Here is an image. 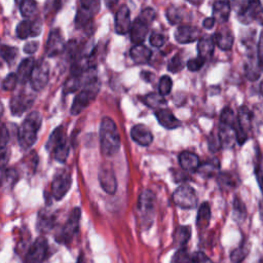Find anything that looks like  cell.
Here are the masks:
<instances>
[{
  "label": "cell",
  "instance_id": "obj_46",
  "mask_svg": "<svg viewBox=\"0 0 263 263\" xmlns=\"http://www.w3.org/2000/svg\"><path fill=\"white\" fill-rule=\"evenodd\" d=\"M205 60L201 57H197L194 59H191L187 62V68L191 71V72H196L198 70L201 69V67L204 65Z\"/></svg>",
  "mask_w": 263,
  "mask_h": 263
},
{
  "label": "cell",
  "instance_id": "obj_12",
  "mask_svg": "<svg viewBox=\"0 0 263 263\" xmlns=\"http://www.w3.org/2000/svg\"><path fill=\"white\" fill-rule=\"evenodd\" d=\"M66 49V44L64 41L63 34L60 29H52L47 38L46 42V53L49 57H55L61 54Z\"/></svg>",
  "mask_w": 263,
  "mask_h": 263
},
{
  "label": "cell",
  "instance_id": "obj_17",
  "mask_svg": "<svg viewBox=\"0 0 263 263\" xmlns=\"http://www.w3.org/2000/svg\"><path fill=\"white\" fill-rule=\"evenodd\" d=\"M33 102L34 98L27 93H20L12 97L10 100V111L12 115H22L26 110L31 108Z\"/></svg>",
  "mask_w": 263,
  "mask_h": 263
},
{
  "label": "cell",
  "instance_id": "obj_9",
  "mask_svg": "<svg viewBox=\"0 0 263 263\" xmlns=\"http://www.w3.org/2000/svg\"><path fill=\"white\" fill-rule=\"evenodd\" d=\"M174 202L182 209H194L197 204V196L195 191L187 185L180 186L173 194Z\"/></svg>",
  "mask_w": 263,
  "mask_h": 263
},
{
  "label": "cell",
  "instance_id": "obj_43",
  "mask_svg": "<svg viewBox=\"0 0 263 263\" xmlns=\"http://www.w3.org/2000/svg\"><path fill=\"white\" fill-rule=\"evenodd\" d=\"M183 67H184V64H183L182 58L179 54H176L175 57H173L167 65L168 71H171L173 73H177V72L181 71L183 69Z\"/></svg>",
  "mask_w": 263,
  "mask_h": 263
},
{
  "label": "cell",
  "instance_id": "obj_54",
  "mask_svg": "<svg viewBox=\"0 0 263 263\" xmlns=\"http://www.w3.org/2000/svg\"><path fill=\"white\" fill-rule=\"evenodd\" d=\"M5 176V178H6V181H7V183H11V184H13V183H15V181L17 180V173L14 171V170H7L6 171V173L4 174L3 173V177Z\"/></svg>",
  "mask_w": 263,
  "mask_h": 263
},
{
  "label": "cell",
  "instance_id": "obj_21",
  "mask_svg": "<svg viewBox=\"0 0 263 263\" xmlns=\"http://www.w3.org/2000/svg\"><path fill=\"white\" fill-rule=\"evenodd\" d=\"M179 163L183 170L189 172L198 171L201 164L199 157L195 153L189 151H184L179 155Z\"/></svg>",
  "mask_w": 263,
  "mask_h": 263
},
{
  "label": "cell",
  "instance_id": "obj_29",
  "mask_svg": "<svg viewBox=\"0 0 263 263\" xmlns=\"http://www.w3.org/2000/svg\"><path fill=\"white\" fill-rule=\"evenodd\" d=\"M190 235H191L190 227L181 226L176 230V232L174 234V241L178 247L183 248L190 239Z\"/></svg>",
  "mask_w": 263,
  "mask_h": 263
},
{
  "label": "cell",
  "instance_id": "obj_37",
  "mask_svg": "<svg viewBox=\"0 0 263 263\" xmlns=\"http://www.w3.org/2000/svg\"><path fill=\"white\" fill-rule=\"evenodd\" d=\"M63 141H65V137H64V130L62 128V126L55 128L53 130V133L50 135L46 148L48 150H53L59 144H61Z\"/></svg>",
  "mask_w": 263,
  "mask_h": 263
},
{
  "label": "cell",
  "instance_id": "obj_49",
  "mask_svg": "<svg viewBox=\"0 0 263 263\" xmlns=\"http://www.w3.org/2000/svg\"><path fill=\"white\" fill-rule=\"evenodd\" d=\"M220 147H222L221 145V141L219 139V136H215V135H211L210 139H209V148L211 151H217L220 149Z\"/></svg>",
  "mask_w": 263,
  "mask_h": 263
},
{
  "label": "cell",
  "instance_id": "obj_53",
  "mask_svg": "<svg viewBox=\"0 0 263 263\" xmlns=\"http://www.w3.org/2000/svg\"><path fill=\"white\" fill-rule=\"evenodd\" d=\"M9 140V134L6 128V126L3 124L2 125V132H1V150L6 149V145Z\"/></svg>",
  "mask_w": 263,
  "mask_h": 263
},
{
  "label": "cell",
  "instance_id": "obj_40",
  "mask_svg": "<svg viewBox=\"0 0 263 263\" xmlns=\"http://www.w3.org/2000/svg\"><path fill=\"white\" fill-rule=\"evenodd\" d=\"M172 263H193V256L184 248H180L173 256Z\"/></svg>",
  "mask_w": 263,
  "mask_h": 263
},
{
  "label": "cell",
  "instance_id": "obj_11",
  "mask_svg": "<svg viewBox=\"0 0 263 263\" xmlns=\"http://www.w3.org/2000/svg\"><path fill=\"white\" fill-rule=\"evenodd\" d=\"M49 80V67L44 61H40L36 64L33 73L30 78L31 86L36 91L43 89Z\"/></svg>",
  "mask_w": 263,
  "mask_h": 263
},
{
  "label": "cell",
  "instance_id": "obj_26",
  "mask_svg": "<svg viewBox=\"0 0 263 263\" xmlns=\"http://www.w3.org/2000/svg\"><path fill=\"white\" fill-rule=\"evenodd\" d=\"M215 45H216V43H215L214 37L204 36V37L199 38L198 43H197V50H198L199 57L203 58L204 60L210 58L214 53Z\"/></svg>",
  "mask_w": 263,
  "mask_h": 263
},
{
  "label": "cell",
  "instance_id": "obj_60",
  "mask_svg": "<svg viewBox=\"0 0 263 263\" xmlns=\"http://www.w3.org/2000/svg\"><path fill=\"white\" fill-rule=\"evenodd\" d=\"M258 263H263V256L260 258V260H259V262Z\"/></svg>",
  "mask_w": 263,
  "mask_h": 263
},
{
  "label": "cell",
  "instance_id": "obj_7",
  "mask_svg": "<svg viewBox=\"0 0 263 263\" xmlns=\"http://www.w3.org/2000/svg\"><path fill=\"white\" fill-rule=\"evenodd\" d=\"M237 15L243 24L257 22L263 26V6L260 0H248L246 6L237 12Z\"/></svg>",
  "mask_w": 263,
  "mask_h": 263
},
{
  "label": "cell",
  "instance_id": "obj_18",
  "mask_svg": "<svg viewBox=\"0 0 263 263\" xmlns=\"http://www.w3.org/2000/svg\"><path fill=\"white\" fill-rule=\"evenodd\" d=\"M199 30L196 27L189 26V25H182L179 26L175 31V38L179 43H191L197 40L199 37Z\"/></svg>",
  "mask_w": 263,
  "mask_h": 263
},
{
  "label": "cell",
  "instance_id": "obj_30",
  "mask_svg": "<svg viewBox=\"0 0 263 263\" xmlns=\"http://www.w3.org/2000/svg\"><path fill=\"white\" fill-rule=\"evenodd\" d=\"M255 176H256L259 188L261 190V193L263 195V155L260 149L258 148H257L256 157H255Z\"/></svg>",
  "mask_w": 263,
  "mask_h": 263
},
{
  "label": "cell",
  "instance_id": "obj_22",
  "mask_svg": "<svg viewBox=\"0 0 263 263\" xmlns=\"http://www.w3.org/2000/svg\"><path fill=\"white\" fill-rule=\"evenodd\" d=\"M231 5L228 0H217L213 6V17L220 22L225 23L230 15Z\"/></svg>",
  "mask_w": 263,
  "mask_h": 263
},
{
  "label": "cell",
  "instance_id": "obj_50",
  "mask_svg": "<svg viewBox=\"0 0 263 263\" xmlns=\"http://www.w3.org/2000/svg\"><path fill=\"white\" fill-rule=\"evenodd\" d=\"M140 16L143 20H145L146 22H148L149 24H151L155 17V11L152 8L148 7V8H145L142 10V12L140 13Z\"/></svg>",
  "mask_w": 263,
  "mask_h": 263
},
{
  "label": "cell",
  "instance_id": "obj_59",
  "mask_svg": "<svg viewBox=\"0 0 263 263\" xmlns=\"http://www.w3.org/2000/svg\"><path fill=\"white\" fill-rule=\"evenodd\" d=\"M14 1H15V3H16V4H18V5H21V3H22V2H23V1H24V0H14Z\"/></svg>",
  "mask_w": 263,
  "mask_h": 263
},
{
  "label": "cell",
  "instance_id": "obj_19",
  "mask_svg": "<svg viewBox=\"0 0 263 263\" xmlns=\"http://www.w3.org/2000/svg\"><path fill=\"white\" fill-rule=\"evenodd\" d=\"M133 140L141 146H149L153 141L151 130L144 124H137L130 130Z\"/></svg>",
  "mask_w": 263,
  "mask_h": 263
},
{
  "label": "cell",
  "instance_id": "obj_39",
  "mask_svg": "<svg viewBox=\"0 0 263 263\" xmlns=\"http://www.w3.org/2000/svg\"><path fill=\"white\" fill-rule=\"evenodd\" d=\"M53 155H54V158L60 161V162H65L68 155H69V146L65 141H63L61 144H59L53 150Z\"/></svg>",
  "mask_w": 263,
  "mask_h": 263
},
{
  "label": "cell",
  "instance_id": "obj_42",
  "mask_svg": "<svg viewBox=\"0 0 263 263\" xmlns=\"http://www.w3.org/2000/svg\"><path fill=\"white\" fill-rule=\"evenodd\" d=\"M158 85H159L158 86L159 93L164 97V96H166V95H168L171 92L172 86H173V82H172V79L168 76L164 75V76H162L160 78Z\"/></svg>",
  "mask_w": 263,
  "mask_h": 263
},
{
  "label": "cell",
  "instance_id": "obj_23",
  "mask_svg": "<svg viewBox=\"0 0 263 263\" xmlns=\"http://www.w3.org/2000/svg\"><path fill=\"white\" fill-rule=\"evenodd\" d=\"M155 115L159 124L165 128H168V129L177 128L181 124L179 119L167 109H159L155 113Z\"/></svg>",
  "mask_w": 263,
  "mask_h": 263
},
{
  "label": "cell",
  "instance_id": "obj_10",
  "mask_svg": "<svg viewBox=\"0 0 263 263\" xmlns=\"http://www.w3.org/2000/svg\"><path fill=\"white\" fill-rule=\"evenodd\" d=\"M48 250L47 241L44 237H38L26 253L24 263H42L46 258Z\"/></svg>",
  "mask_w": 263,
  "mask_h": 263
},
{
  "label": "cell",
  "instance_id": "obj_45",
  "mask_svg": "<svg viewBox=\"0 0 263 263\" xmlns=\"http://www.w3.org/2000/svg\"><path fill=\"white\" fill-rule=\"evenodd\" d=\"M17 81H18V78H17L16 74L10 73L4 78V80L2 82V88L4 90H11L15 87Z\"/></svg>",
  "mask_w": 263,
  "mask_h": 263
},
{
  "label": "cell",
  "instance_id": "obj_27",
  "mask_svg": "<svg viewBox=\"0 0 263 263\" xmlns=\"http://www.w3.org/2000/svg\"><path fill=\"white\" fill-rule=\"evenodd\" d=\"M211 220V208L208 202L201 203L198 209V214L196 217V226L198 229L202 230L209 226Z\"/></svg>",
  "mask_w": 263,
  "mask_h": 263
},
{
  "label": "cell",
  "instance_id": "obj_31",
  "mask_svg": "<svg viewBox=\"0 0 263 263\" xmlns=\"http://www.w3.org/2000/svg\"><path fill=\"white\" fill-rule=\"evenodd\" d=\"M218 183H219L221 188L232 189V188L236 187V185L238 184V180L233 174L228 173V172H224V173L219 174Z\"/></svg>",
  "mask_w": 263,
  "mask_h": 263
},
{
  "label": "cell",
  "instance_id": "obj_20",
  "mask_svg": "<svg viewBox=\"0 0 263 263\" xmlns=\"http://www.w3.org/2000/svg\"><path fill=\"white\" fill-rule=\"evenodd\" d=\"M214 40L216 45L222 50H229L231 49L233 42H234V37L230 29L228 28H222L219 31H217L214 35Z\"/></svg>",
  "mask_w": 263,
  "mask_h": 263
},
{
  "label": "cell",
  "instance_id": "obj_16",
  "mask_svg": "<svg viewBox=\"0 0 263 263\" xmlns=\"http://www.w3.org/2000/svg\"><path fill=\"white\" fill-rule=\"evenodd\" d=\"M149 25L150 24L143 20L140 15L135 18L130 27V40L133 43L137 45L141 44L145 40L148 33Z\"/></svg>",
  "mask_w": 263,
  "mask_h": 263
},
{
  "label": "cell",
  "instance_id": "obj_57",
  "mask_svg": "<svg viewBox=\"0 0 263 263\" xmlns=\"http://www.w3.org/2000/svg\"><path fill=\"white\" fill-rule=\"evenodd\" d=\"M76 263H86L85 257H84V254H83V253H80V255H79V257H78Z\"/></svg>",
  "mask_w": 263,
  "mask_h": 263
},
{
  "label": "cell",
  "instance_id": "obj_36",
  "mask_svg": "<svg viewBox=\"0 0 263 263\" xmlns=\"http://www.w3.org/2000/svg\"><path fill=\"white\" fill-rule=\"evenodd\" d=\"M247 216V209L242 200L235 196L233 199V217L236 221H243Z\"/></svg>",
  "mask_w": 263,
  "mask_h": 263
},
{
  "label": "cell",
  "instance_id": "obj_1",
  "mask_svg": "<svg viewBox=\"0 0 263 263\" xmlns=\"http://www.w3.org/2000/svg\"><path fill=\"white\" fill-rule=\"evenodd\" d=\"M100 143L101 150L106 156L114 155L120 148V136L117 126L109 117H104L101 121Z\"/></svg>",
  "mask_w": 263,
  "mask_h": 263
},
{
  "label": "cell",
  "instance_id": "obj_28",
  "mask_svg": "<svg viewBox=\"0 0 263 263\" xmlns=\"http://www.w3.org/2000/svg\"><path fill=\"white\" fill-rule=\"evenodd\" d=\"M54 225L53 215L47 212H40L37 219V229L41 232L49 231Z\"/></svg>",
  "mask_w": 263,
  "mask_h": 263
},
{
  "label": "cell",
  "instance_id": "obj_4",
  "mask_svg": "<svg viewBox=\"0 0 263 263\" xmlns=\"http://www.w3.org/2000/svg\"><path fill=\"white\" fill-rule=\"evenodd\" d=\"M138 210L142 219V223L146 227H150L154 219L155 212V195L151 190H144L138 200Z\"/></svg>",
  "mask_w": 263,
  "mask_h": 263
},
{
  "label": "cell",
  "instance_id": "obj_52",
  "mask_svg": "<svg viewBox=\"0 0 263 263\" xmlns=\"http://www.w3.org/2000/svg\"><path fill=\"white\" fill-rule=\"evenodd\" d=\"M38 50V42L36 41H31L25 44L24 46V51L28 54H33Z\"/></svg>",
  "mask_w": 263,
  "mask_h": 263
},
{
  "label": "cell",
  "instance_id": "obj_25",
  "mask_svg": "<svg viewBox=\"0 0 263 263\" xmlns=\"http://www.w3.org/2000/svg\"><path fill=\"white\" fill-rule=\"evenodd\" d=\"M130 58L136 64H146L150 61L152 52L151 50L142 44L134 45L130 48Z\"/></svg>",
  "mask_w": 263,
  "mask_h": 263
},
{
  "label": "cell",
  "instance_id": "obj_14",
  "mask_svg": "<svg viewBox=\"0 0 263 263\" xmlns=\"http://www.w3.org/2000/svg\"><path fill=\"white\" fill-rule=\"evenodd\" d=\"M42 22L39 18L35 21H22L16 27V35L20 39H27L32 36H37L41 33Z\"/></svg>",
  "mask_w": 263,
  "mask_h": 263
},
{
  "label": "cell",
  "instance_id": "obj_5",
  "mask_svg": "<svg viewBox=\"0 0 263 263\" xmlns=\"http://www.w3.org/2000/svg\"><path fill=\"white\" fill-rule=\"evenodd\" d=\"M80 218H81L80 209L76 208V209L72 210L65 225L62 227L61 231L57 235V238H55L57 241L64 243V245L70 243L78 231Z\"/></svg>",
  "mask_w": 263,
  "mask_h": 263
},
{
  "label": "cell",
  "instance_id": "obj_58",
  "mask_svg": "<svg viewBox=\"0 0 263 263\" xmlns=\"http://www.w3.org/2000/svg\"><path fill=\"white\" fill-rule=\"evenodd\" d=\"M259 90H260V93L262 95L263 97V80L260 82V86H259Z\"/></svg>",
  "mask_w": 263,
  "mask_h": 263
},
{
  "label": "cell",
  "instance_id": "obj_2",
  "mask_svg": "<svg viewBox=\"0 0 263 263\" xmlns=\"http://www.w3.org/2000/svg\"><path fill=\"white\" fill-rule=\"evenodd\" d=\"M42 124V117L39 112H30L23 121L17 132V139L23 149H28L33 146L37 140V133Z\"/></svg>",
  "mask_w": 263,
  "mask_h": 263
},
{
  "label": "cell",
  "instance_id": "obj_51",
  "mask_svg": "<svg viewBox=\"0 0 263 263\" xmlns=\"http://www.w3.org/2000/svg\"><path fill=\"white\" fill-rule=\"evenodd\" d=\"M193 263H213L212 260L202 252H196L193 255Z\"/></svg>",
  "mask_w": 263,
  "mask_h": 263
},
{
  "label": "cell",
  "instance_id": "obj_33",
  "mask_svg": "<svg viewBox=\"0 0 263 263\" xmlns=\"http://www.w3.org/2000/svg\"><path fill=\"white\" fill-rule=\"evenodd\" d=\"M92 13H93L92 8H86V7L80 6V8L77 11L76 18H75L76 26L77 27H84L91 20Z\"/></svg>",
  "mask_w": 263,
  "mask_h": 263
},
{
  "label": "cell",
  "instance_id": "obj_32",
  "mask_svg": "<svg viewBox=\"0 0 263 263\" xmlns=\"http://www.w3.org/2000/svg\"><path fill=\"white\" fill-rule=\"evenodd\" d=\"M143 100L147 106L154 108V109H159L160 107H162L166 104L164 97L161 96L160 93H155V92L148 93L147 96L144 97Z\"/></svg>",
  "mask_w": 263,
  "mask_h": 263
},
{
  "label": "cell",
  "instance_id": "obj_56",
  "mask_svg": "<svg viewBox=\"0 0 263 263\" xmlns=\"http://www.w3.org/2000/svg\"><path fill=\"white\" fill-rule=\"evenodd\" d=\"M117 1L118 0H105V2H106V5L108 6V7H113L116 3H117Z\"/></svg>",
  "mask_w": 263,
  "mask_h": 263
},
{
  "label": "cell",
  "instance_id": "obj_55",
  "mask_svg": "<svg viewBox=\"0 0 263 263\" xmlns=\"http://www.w3.org/2000/svg\"><path fill=\"white\" fill-rule=\"evenodd\" d=\"M215 23H216V20H215L213 16H212V17H206V18L202 22V26H203V28H205V29H212V28L214 27Z\"/></svg>",
  "mask_w": 263,
  "mask_h": 263
},
{
  "label": "cell",
  "instance_id": "obj_47",
  "mask_svg": "<svg viewBox=\"0 0 263 263\" xmlns=\"http://www.w3.org/2000/svg\"><path fill=\"white\" fill-rule=\"evenodd\" d=\"M257 61L260 70L263 71V30L259 35V40L257 43Z\"/></svg>",
  "mask_w": 263,
  "mask_h": 263
},
{
  "label": "cell",
  "instance_id": "obj_48",
  "mask_svg": "<svg viewBox=\"0 0 263 263\" xmlns=\"http://www.w3.org/2000/svg\"><path fill=\"white\" fill-rule=\"evenodd\" d=\"M149 41H150V44L153 46V47H161L164 43V36L160 33H152L150 35V38H149Z\"/></svg>",
  "mask_w": 263,
  "mask_h": 263
},
{
  "label": "cell",
  "instance_id": "obj_3",
  "mask_svg": "<svg viewBox=\"0 0 263 263\" xmlns=\"http://www.w3.org/2000/svg\"><path fill=\"white\" fill-rule=\"evenodd\" d=\"M99 89H100V83L98 79L86 84L83 87V89L75 97L71 107V114L77 115L83 109H85L90 104V102L93 101L97 93L99 92Z\"/></svg>",
  "mask_w": 263,
  "mask_h": 263
},
{
  "label": "cell",
  "instance_id": "obj_6",
  "mask_svg": "<svg viewBox=\"0 0 263 263\" xmlns=\"http://www.w3.org/2000/svg\"><path fill=\"white\" fill-rule=\"evenodd\" d=\"M251 127H252V113L247 106H241L238 109L236 125H235L236 142L239 145H242L248 140Z\"/></svg>",
  "mask_w": 263,
  "mask_h": 263
},
{
  "label": "cell",
  "instance_id": "obj_13",
  "mask_svg": "<svg viewBox=\"0 0 263 263\" xmlns=\"http://www.w3.org/2000/svg\"><path fill=\"white\" fill-rule=\"evenodd\" d=\"M99 181L101 187L108 194H114L117 190V181L113 168L109 164H104L99 171Z\"/></svg>",
  "mask_w": 263,
  "mask_h": 263
},
{
  "label": "cell",
  "instance_id": "obj_44",
  "mask_svg": "<svg viewBox=\"0 0 263 263\" xmlns=\"http://www.w3.org/2000/svg\"><path fill=\"white\" fill-rule=\"evenodd\" d=\"M166 16H167V20H168L170 24H172V25H176L182 20L181 10L179 8L174 7V6H172L167 9Z\"/></svg>",
  "mask_w": 263,
  "mask_h": 263
},
{
  "label": "cell",
  "instance_id": "obj_38",
  "mask_svg": "<svg viewBox=\"0 0 263 263\" xmlns=\"http://www.w3.org/2000/svg\"><path fill=\"white\" fill-rule=\"evenodd\" d=\"M21 14L24 17H31L37 11V3L35 0H24L20 5Z\"/></svg>",
  "mask_w": 263,
  "mask_h": 263
},
{
  "label": "cell",
  "instance_id": "obj_8",
  "mask_svg": "<svg viewBox=\"0 0 263 263\" xmlns=\"http://www.w3.org/2000/svg\"><path fill=\"white\" fill-rule=\"evenodd\" d=\"M72 184V178L69 172L61 170L55 173L51 183V194L54 199H62L69 191Z\"/></svg>",
  "mask_w": 263,
  "mask_h": 263
},
{
  "label": "cell",
  "instance_id": "obj_24",
  "mask_svg": "<svg viewBox=\"0 0 263 263\" xmlns=\"http://www.w3.org/2000/svg\"><path fill=\"white\" fill-rule=\"evenodd\" d=\"M35 66L36 63L33 58H27L21 62L16 71V76L21 83H26L28 80H30Z\"/></svg>",
  "mask_w": 263,
  "mask_h": 263
},
{
  "label": "cell",
  "instance_id": "obj_41",
  "mask_svg": "<svg viewBox=\"0 0 263 263\" xmlns=\"http://www.w3.org/2000/svg\"><path fill=\"white\" fill-rule=\"evenodd\" d=\"M1 55L7 64H12V62L17 57V49L13 46H9V45L4 44V45L1 46Z\"/></svg>",
  "mask_w": 263,
  "mask_h": 263
},
{
  "label": "cell",
  "instance_id": "obj_34",
  "mask_svg": "<svg viewBox=\"0 0 263 263\" xmlns=\"http://www.w3.org/2000/svg\"><path fill=\"white\" fill-rule=\"evenodd\" d=\"M250 252V247L246 242L241 243L238 248L233 250L230 254V260L232 263H241Z\"/></svg>",
  "mask_w": 263,
  "mask_h": 263
},
{
  "label": "cell",
  "instance_id": "obj_15",
  "mask_svg": "<svg viewBox=\"0 0 263 263\" xmlns=\"http://www.w3.org/2000/svg\"><path fill=\"white\" fill-rule=\"evenodd\" d=\"M132 21H130V12L126 5L120 6V8L117 10L115 14V31L117 34L123 35L126 34L128 31H130L132 27Z\"/></svg>",
  "mask_w": 263,
  "mask_h": 263
},
{
  "label": "cell",
  "instance_id": "obj_35",
  "mask_svg": "<svg viewBox=\"0 0 263 263\" xmlns=\"http://www.w3.org/2000/svg\"><path fill=\"white\" fill-rule=\"evenodd\" d=\"M219 170V161L217 159H212L200 164L198 172L204 177H212L214 176Z\"/></svg>",
  "mask_w": 263,
  "mask_h": 263
}]
</instances>
